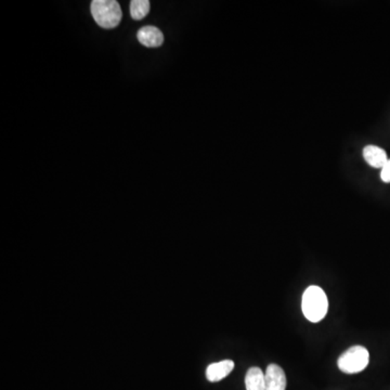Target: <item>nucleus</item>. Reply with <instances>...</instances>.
Returning <instances> with one entry per match:
<instances>
[{
	"instance_id": "f257e3e1",
	"label": "nucleus",
	"mask_w": 390,
	"mask_h": 390,
	"mask_svg": "<svg viewBox=\"0 0 390 390\" xmlns=\"http://www.w3.org/2000/svg\"><path fill=\"white\" fill-rule=\"evenodd\" d=\"M301 309L303 316L312 323L320 322L326 316L328 301L324 291L320 287H309L303 291Z\"/></svg>"
},
{
	"instance_id": "f03ea898",
	"label": "nucleus",
	"mask_w": 390,
	"mask_h": 390,
	"mask_svg": "<svg viewBox=\"0 0 390 390\" xmlns=\"http://www.w3.org/2000/svg\"><path fill=\"white\" fill-rule=\"evenodd\" d=\"M90 10L96 24L103 29H114L121 23L123 17L121 6L115 0H94Z\"/></svg>"
},
{
	"instance_id": "7ed1b4c3",
	"label": "nucleus",
	"mask_w": 390,
	"mask_h": 390,
	"mask_svg": "<svg viewBox=\"0 0 390 390\" xmlns=\"http://www.w3.org/2000/svg\"><path fill=\"white\" fill-rule=\"evenodd\" d=\"M370 361V354L363 346H352L338 359L340 371L346 374H356L363 371Z\"/></svg>"
},
{
	"instance_id": "20e7f679",
	"label": "nucleus",
	"mask_w": 390,
	"mask_h": 390,
	"mask_svg": "<svg viewBox=\"0 0 390 390\" xmlns=\"http://www.w3.org/2000/svg\"><path fill=\"white\" fill-rule=\"evenodd\" d=\"M266 390H285L287 376L281 366L269 364L265 373Z\"/></svg>"
},
{
	"instance_id": "39448f33",
	"label": "nucleus",
	"mask_w": 390,
	"mask_h": 390,
	"mask_svg": "<svg viewBox=\"0 0 390 390\" xmlns=\"http://www.w3.org/2000/svg\"><path fill=\"white\" fill-rule=\"evenodd\" d=\"M138 41L147 48H157L164 43V35L157 27L147 25L140 29L137 34Z\"/></svg>"
},
{
	"instance_id": "423d86ee",
	"label": "nucleus",
	"mask_w": 390,
	"mask_h": 390,
	"mask_svg": "<svg viewBox=\"0 0 390 390\" xmlns=\"http://www.w3.org/2000/svg\"><path fill=\"white\" fill-rule=\"evenodd\" d=\"M233 368L234 362L232 360H224L210 364L206 368V378L212 383H216L229 375L233 371Z\"/></svg>"
},
{
	"instance_id": "0eeeda50",
	"label": "nucleus",
	"mask_w": 390,
	"mask_h": 390,
	"mask_svg": "<svg viewBox=\"0 0 390 390\" xmlns=\"http://www.w3.org/2000/svg\"><path fill=\"white\" fill-rule=\"evenodd\" d=\"M363 157L366 163L374 168H383L388 161L385 150L376 145H366L363 149Z\"/></svg>"
},
{
	"instance_id": "6e6552de",
	"label": "nucleus",
	"mask_w": 390,
	"mask_h": 390,
	"mask_svg": "<svg viewBox=\"0 0 390 390\" xmlns=\"http://www.w3.org/2000/svg\"><path fill=\"white\" fill-rule=\"evenodd\" d=\"M246 390H266L265 373L259 368H250L245 376Z\"/></svg>"
},
{
	"instance_id": "1a4fd4ad",
	"label": "nucleus",
	"mask_w": 390,
	"mask_h": 390,
	"mask_svg": "<svg viewBox=\"0 0 390 390\" xmlns=\"http://www.w3.org/2000/svg\"><path fill=\"white\" fill-rule=\"evenodd\" d=\"M150 8L151 5L149 0H133L130 3V15L133 20L139 21L147 17L150 13Z\"/></svg>"
},
{
	"instance_id": "9d476101",
	"label": "nucleus",
	"mask_w": 390,
	"mask_h": 390,
	"mask_svg": "<svg viewBox=\"0 0 390 390\" xmlns=\"http://www.w3.org/2000/svg\"><path fill=\"white\" fill-rule=\"evenodd\" d=\"M381 178L384 182H390V159H388L387 163L382 168Z\"/></svg>"
}]
</instances>
